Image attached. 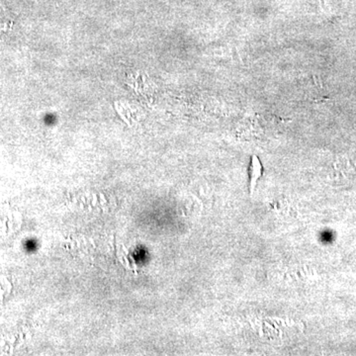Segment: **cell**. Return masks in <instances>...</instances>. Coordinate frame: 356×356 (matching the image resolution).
Wrapping results in <instances>:
<instances>
[{
    "mask_svg": "<svg viewBox=\"0 0 356 356\" xmlns=\"http://www.w3.org/2000/svg\"><path fill=\"white\" fill-rule=\"evenodd\" d=\"M261 175V165L259 163V159L257 156H252V172H250V177H252V188H254L255 182L257 178Z\"/></svg>",
    "mask_w": 356,
    "mask_h": 356,
    "instance_id": "cell-1",
    "label": "cell"
},
{
    "mask_svg": "<svg viewBox=\"0 0 356 356\" xmlns=\"http://www.w3.org/2000/svg\"><path fill=\"white\" fill-rule=\"evenodd\" d=\"M0 24L6 26H11L13 25V19L11 17L10 13L7 10L6 6L2 3L1 0H0Z\"/></svg>",
    "mask_w": 356,
    "mask_h": 356,
    "instance_id": "cell-2",
    "label": "cell"
}]
</instances>
